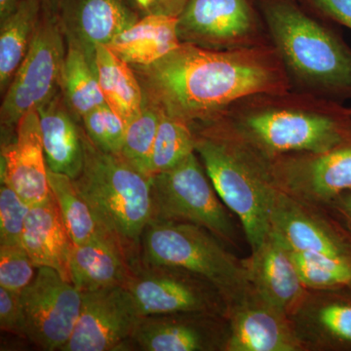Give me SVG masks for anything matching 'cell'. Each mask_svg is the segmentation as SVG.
<instances>
[{"label": "cell", "instance_id": "1", "mask_svg": "<svg viewBox=\"0 0 351 351\" xmlns=\"http://www.w3.org/2000/svg\"><path fill=\"white\" fill-rule=\"evenodd\" d=\"M132 68L145 104L191 124L213 119L252 95L292 90L272 45L213 50L181 43L156 63Z\"/></svg>", "mask_w": 351, "mask_h": 351}, {"label": "cell", "instance_id": "2", "mask_svg": "<svg viewBox=\"0 0 351 351\" xmlns=\"http://www.w3.org/2000/svg\"><path fill=\"white\" fill-rule=\"evenodd\" d=\"M204 122L221 127L267 158L326 152L351 140L350 108L294 90L252 95Z\"/></svg>", "mask_w": 351, "mask_h": 351}, {"label": "cell", "instance_id": "3", "mask_svg": "<svg viewBox=\"0 0 351 351\" xmlns=\"http://www.w3.org/2000/svg\"><path fill=\"white\" fill-rule=\"evenodd\" d=\"M292 90L334 100L351 94V51L299 0H258Z\"/></svg>", "mask_w": 351, "mask_h": 351}, {"label": "cell", "instance_id": "4", "mask_svg": "<svg viewBox=\"0 0 351 351\" xmlns=\"http://www.w3.org/2000/svg\"><path fill=\"white\" fill-rule=\"evenodd\" d=\"M191 126L196 154L221 199L239 217L251 251L255 250L269 235L278 193L269 160L213 123L201 122Z\"/></svg>", "mask_w": 351, "mask_h": 351}, {"label": "cell", "instance_id": "5", "mask_svg": "<svg viewBox=\"0 0 351 351\" xmlns=\"http://www.w3.org/2000/svg\"><path fill=\"white\" fill-rule=\"evenodd\" d=\"M82 138L84 163L75 188L101 228L136 263L154 213L151 178L95 145L83 126Z\"/></svg>", "mask_w": 351, "mask_h": 351}, {"label": "cell", "instance_id": "6", "mask_svg": "<svg viewBox=\"0 0 351 351\" xmlns=\"http://www.w3.org/2000/svg\"><path fill=\"white\" fill-rule=\"evenodd\" d=\"M138 260L204 277L221 292L228 308L250 290L242 258L213 233L193 223L152 221L143 234Z\"/></svg>", "mask_w": 351, "mask_h": 351}, {"label": "cell", "instance_id": "7", "mask_svg": "<svg viewBox=\"0 0 351 351\" xmlns=\"http://www.w3.org/2000/svg\"><path fill=\"white\" fill-rule=\"evenodd\" d=\"M151 180L152 221L202 226L226 245L239 248V226L232 212L219 197L196 152Z\"/></svg>", "mask_w": 351, "mask_h": 351}, {"label": "cell", "instance_id": "8", "mask_svg": "<svg viewBox=\"0 0 351 351\" xmlns=\"http://www.w3.org/2000/svg\"><path fill=\"white\" fill-rule=\"evenodd\" d=\"M66 41L54 12L43 8L29 52L7 88L0 107L1 138L12 137L25 112L61 90Z\"/></svg>", "mask_w": 351, "mask_h": 351}, {"label": "cell", "instance_id": "9", "mask_svg": "<svg viewBox=\"0 0 351 351\" xmlns=\"http://www.w3.org/2000/svg\"><path fill=\"white\" fill-rule=\"evenodd\" d=\"M177 29L181 43L207 49L271 45L258 0H188Z\"/></svg>", "mask_w": 351, "mask_h": 351}, {"label": "cell", "instance_id": "10", "mask_svg": "<svg viewBox=\"0 0 351 351\" xmlns=\"http://www.w3.org/2000/svg\"><path fill=\"white\" fill-rule=\"evenodd\" d=\"M82 293L51 267H38L21 292V337L46 351L68 343L80 316Z\"/></svg>", "mask_w": 351, "mask_h": 351}, {"label": "cell", "instance_id": "11", "mask_svg": "<svg viewBox=\"0 0 351 351\" xmlns=\"http://www.w3.org/2000/svg\"><path fill=\"white\" fill-rule=\"evenodd\" d=\"M125 288L141 316L203 311L226 316L228 304L213 284L181 267L133 263Z\"/></svg>", "mask_w": 351, "mask_h": 351}, {"label": "cell", "instance_id": "12", "mask_svg": "<svg viewBox=\"0 0 351 351\" xmlns=\"http://www.w3.org/2000/svg\"><path fill=\"white\" fill-rule=\"evenodd\" d=\"M276 189L295 200L328 209L351 191V140L322 152L267 158Z\"/></svg>", "mask_w": 351, "mask_h": 351}, {"label": "cell", "instance_id": "13", "mask_svg": "<svg viewBox=\"0 0 351 351\" xmlns=\"http://www.w3.org/2000/svg\"><path fill=\"white\" fill-rule=\"evenodd\" d=\"M140 317L125 287L82 293L80 316L61 351L132 350V335Z\"/></svg>", "mask_w": 351, "mask_h": 351}, {"label": "cell", "instance_id": "14", "mask_svg": "<svg viewBox=\"0 0 351 351\" xmlns=\"http://www.w3.org/2000/svg\"><path fill=\"white\" fill-rule=\"evenodd\" d=\"M226 316L203 311L141 316L132 335V350L223 351Z\"/></svg>", "mask_w": 351, "mask_h": 351}, {"label": "cell", "instance_id": "15", "mask_svg": "<svg viewBox=\"0 0 351 351\" xmlns=\"http://www.w3.org/2000/svg\"><path fill=\"white\" fill-rule=\"evenodd\" d=\"M270 230L290 250L351 258V239L329 210L295 200L279 191Z\"/></svg>", "mask_w": 351, "mask_h": 351}, {"label": "cell", "instance_id": "16", "mask_svg": "<svg viewBox=\"0 0 351 351\" xmlns=\"http://www.w3.org/2000/svg\"><path fill=\"white\" fill-rule=\"evenodd\" d=\"M228 337L223 351H304L290 316L250 287L228 308Z\"/></svg>", "mask_w": 351, "mask_h": 351}, {"label": "cell", "instance_id": "17", "mask_svg": "<svg viewBox=\"0 0 351 351\" xmlns=\"http://www.w3.org/2000/svg\"><path fill=\"white\" fill-rule=\"evenodd\" d=\"M1 184L31 206L52 195L36 108L21 117L12 138L1 140Z\"/></svg>", "mask_w": 351, "mask_h": 351}, {"label": "cell", "instance_id": "18", "mask_svg": "<svg viewBox=\"0 0 351 351\" xmlns=\"http://www.w3.org/2000/svg\"><path fill=\"white\" fill-rule=\"evenodd\" d=\"M66 43L95 58L96 47L140 19L127 0H60L54 11Z\"/></svg>", "mask_w": 351, "mask_h": 351}, {"label": "cell", "instance_id": "19", "mask_svg": "<svg viewBox=\"0 0 351 351\" xmlns=\"http://www.w3.org/2000/svg\"><path fill=\"white\" fill-rule=\"evenodd\" d=\"M341 290L308 289L290 315L304 351L351 346V299Z\"/></svg>", "mask_w": 351, "mask_h": 351}, {"label": "cell", "instance_id": "20", "mask_svg": "<svg viewBox=\"0 0 351 351\" xmlns=\"http://www.w3.org/2000/svg\"><path fill=\"white\" fill-rule=\"evenodd\" d=\"M242 262L250 287L290 316L308 289L299 276L287 245L270 230L263 243Z\"/></svg>", "mask_w": 351, "mask_h": 351}, {"label": "cell", "instance_id": "21", "mask_svg": "<svg viewBox=\"0 0 351 351\" xmlns=\"http://www.w3.org/2000/svg\"><path fill=\"white\" fill-rule=\"evenodd\" d=\"M48 169L75 179L84 163L82 123L61 90L38 108Z\"/></svg>", "mask_w": 351, "mask_h": 351}, {"label": "cell", "instance_id": "22", "mask_svg": "<svg viewBox=\"0 0 351 351\" xmlns=\"http://www.w3.org/2000/svg\"><path fill=\"white\" fill-rule=\"evenodd\" d=\"M22 244L36 267H51L71 282L69 258L73 242L53 193L43 202L32 205Z\"/></svg>", "mask_w": 351, "mask_h": 351}, {"label": "cell", "instance_id": "23", "mask_svg": "<svg viewBox=\"0 0 351 351\" xmlns=\"http://www.w3.org/2000/svg\"><path fill=\"white\" fill-rule=\"evenodd\" d=\"M133 263L114 242L94 240L73 244L69 258L71 283L82 293L125 287Z\"/></svg>", "mask_w": 351, "mask_h": 351}, {"label": "cell", "instance_id": "24", "mask_svg": "<svg viewBox=\"0 0 351 351\" xmlns=\"http://www.w3.org/2000/svg\"><path fill=\"white\" fill-rule=\"evenodd\" d=\"M177 25V17L143 16L108 46L132 66H149L180 46Z\"/></svg>", "mask_w": 351, "mask_h": 351}, {"label": "cell", "instance_id": "25", "mask_svg": "<svg viewBox=\"0 0 351 351\" xmlns=\"http://www.w3.org/2000/svg\"><path fill=\"white\" fill-rule=\"evenodd\" d=\"M95 64L106 104L125 123L142 112L144 93L133 68L108 45H98Z\"/></svg>", "mask_w": 351, "mask_h": 351}, {"label": "cell", "instance_id": "26", "mask_svg": "<svg viewBox=\"0 0 351 351\" xmlns=\"http://www.w3.org/2000/svg\"><path fill=\"white\" fill-rule=\"evenodd\" d=\"M43 5L41 0H23L0 22V91L5 93L36 36Z\"/></svg>", "mask_w": 351, "mask_h": 351}, {"label": "cell", "instance_id": "27", "mask_svg": "<svg viewBox=\"0 0 351 351\" xmlns=\"http://www.w3.org/2000/svg\"><path fill=\"white\" fill-rule=\"evenodd\" d=\"M61 91L71 112L82 121L85 114L105 105L95 58L66 43Z\"/></svg>", "mask_w": 351, "mask_h": 351}, {"label": "cell", "instance_id": "28", "mask_svg": "<svg viewBox=\"0 0 351 351\" xmlns=\"http://www.w3.org/2000/svg\"><path fill=\"white\" fill-rule=\"evenodd\" d=\"M48 179L73 244L82 245L94 240L114 242L99 225L71 178L48 169Z\"/></svg>", "mask_w": 351, "mask_h": 351}, {"label": "cell", "instance_id": "29", "mask_svg": "<svg viewBox=\"0 0 351 351\" xmlns=\"http://www.w3.org/2000/svg\"><path fill=\"white\" fill-rule=\"evenodd\" d=\"M160 113L152 154L151 178L172 169L195 152V135L191 124Z\"/></svg>", "mask_w": 351, "mask_h": 351}, {"label": "cell", "instance_id": "30", "mask_svg": "<svg viewBox=\"0 0 351 351\" xmlns=\"http://www.w3.org/2000/svg\"><path fill=\"white\" fill-rule=\"evenodd\" d=\"M290 251L299 276L307 289H351V258Z\"/></svg>", "mask_w": 351, "mask_h": 351}, {"label": "cell", "instance_id": "31", "mask_svg": "<svg viewBox=\"0 0 351 351\" xmlns=\"http://www.w3.org/2000/svg\"><path fill=\"white\" fill-rule=\"evenodd\" d=\"M161 113L145 104L142 112L126 125L119 156L138 172L151 178V158Z\"/></svg>", "mask_w": 351, "mask_h": 351}, {"label": "cell", "instance_id": "32", "mask_svg": "<svg viewBox=\"0 0 351 351\" xmlns=\"http://www.w3.org/2000/svg\"><path fill=\"white\" fill-rule=\"evenodd\" d=\"M82 123L95 145L103 151L119 156L127 124L107 104L85 114Z\"/></svg>", "mask_w": 351, "mask_h": 351}, {"label": "cell", "instance_id": "33", "mask_svg": "<svg viewBox=\"0 0 351 351\" xmlns=\"http://www.w3.org/2000/svg\"><path fill=\"white\" fill-rule=\"evenodd\" d=\"M36 270L23 245H0V287L21 294Z\"/></svg>", "mask_w": 351, "mask_h": 351}, {"label": "cell", "instance_id": "34", "mask_svg": "<svg viewBox=\"0 0 351 351\" xmlns=\"http://www.w3.org/2000/svg\"><path fill=\"white\" fill-rule=\"evenodd\" d=\"M31 205L12 188H0V245H23V232Z\"/></svg>", "mask_w": 351, "mask_h": 351}, {"label": "cell", "instance_id": "35", "mask_svg": "<svg viewBox=\"0 0 351 351\" xmlns=\"http://www.w3.org/2000/svg\"><path fill=\"white\" fill-rule=\"evenodd\" d=\"M311 12L351 29V0H299Z\"/></svg>", "mask_w": 351, "mask_h": 351}, {"label": "cell", "instance_id": "36", "mask_svg": "<svg viewBox=\"0 0 351 351\" xmlns=\"http://www.w3.org/2000/svg\"><path fill=\"white\" fill-rule=\"evenodd\" d=\"M0 328L1 331L21 337L20 294L0 287Z\"/></svg>", "mask_w": 351, "mask_h": 351}, {"label": "cell", "instance_id": "37", "mask_svg": "<svg viewBox=\"0 0 351 351\" xmlns=\"http://www.w3.org/2000/svg\"><path fill=\"white\" fill-rule=\"evenodd\" d=\"M141 17L162 15L179 17L188 0H127Z\"/></svg>", "mask_w": 351, "mask_h": 351}, {"label": "cell", "instance_id": "38", "mask_svg": "<svg viewBox=\"0 0 351 351\" xmlns=\"http://www.w3.org/2000/svg\"><path fill=\"white\" fill-rule=\"evenodd\" d=\"M332 215L338 216L346 221V225L351 228V191L343 193L337 198L328 208Z\"/></svg>", "mask_w": 351, "mask_h": 351}, {"label": "cell", "instance_id": "39", "mask_svg": "<svg viewBox=\"0 0 351 351\" xmlns=\"http://www.w3.org/2000/svg\"><path fill=\"white\" fill-rule=\"evenodd\" d=\"M22 1L23 0H0V22L11 15Z\"/></svg>", "mask_w": 351, "mask_h": 351}, {"label": "cell", "instance_id": "40", "mask_svg": "<svg viewBox=\"0 0 351 351\" xmlns=\"http://www.w3.org/2000/svg\"><path fill=\"white\" fill-rule=\"evenodd\" d=\"M59 1L60 0H41L43 8L45 9V10L52 11V12L56 10V7Z\"/></svg>", "mask_w": 351, "mask_h": 351}, {"label": "cell", "instance_id": "41", "mask_svg": "<svg viewBox=\"0 0 351 351\" xmlns=\"http://www.w3.org/2000/svg\"><path fill=\"white\" fill-rule=\"evenodd\" d=\"M350 115H351V107L350 108Z\"/></svg>", "mask_w": 351, "mask_h": 351}]
</instances>
